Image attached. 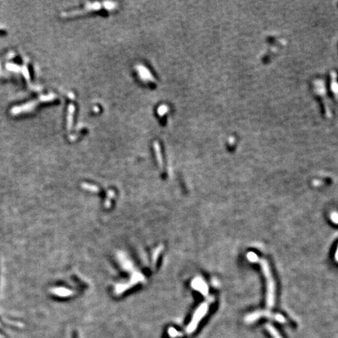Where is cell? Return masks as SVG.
Masks as SVG:
<instances>
[{
  "label": "cell",
  "mask_w": 338,
  "mask_h": 338,
  "mask_svg": "<svg viewBox=\"0 0 338 338\" xmlns=\"http://www.w3.org/2000/svg\"><path fill=\"white\" fill-rule=\"evenodd\" d=\"M260 264L262 269L263 273L266 279V286H267V295H266V304L267 307L271 308L273 307L275 303V282L273 280L272 275L270 267L268 265V261L264 259H260L259 257L257 258V261Z\"/></svg>",
  "instance_id": "1"
},
{
  "label": "cell",
  "mask_w": 338,
  "mask_h": 338,
  "mask_svg": "<svg viewBox=\"0 0 338 338\" xmlns=\"http://www.w3.org/2000/svg\"><path fill=\"white\" fill-rule=\"evenodd\" d=\"M261 316H267V317L272 318V319H276L277 321L280 322V323H284L285 322V319L283 316L279 314H273L272 312H254L253 314L250 315L247 317V322H252L254 320H256L257 319H258Z\"/></svg>",
  "instance_id": "2"
},
{
  "label": "cell",
  "mask_w": 338,
  "mask_h": 338,
  "mask_svg": "<svg viewBox=\"0 0 338 338\" xmlns=\"http://www.w3.org/2000/svg\"><path fill=\"white\" fill-rule=\"evenodd\" d=\"M247 259H248L249 261H251V262H254V263H255L256 261H257V258H258V257H257V254H256L255 253H254V252H248V253H247Z\"/></svg>",
  "instance_id": "3"
},
{
  "label": "cell",
  "mask_w": 338,
  "mask_h": 338,
  "mask_svg": "<svg viewBox=\"0 0 338 338\" xmlns=\"http://www.w3.org/2000/svg\"><path fill=\"white\" fill-rule=\"evenodd\" d=\"M335 260L338 262V246H337V248H336V253H335Z\"/></svg>",
  "instance_id": "4"
}]
</instances>
